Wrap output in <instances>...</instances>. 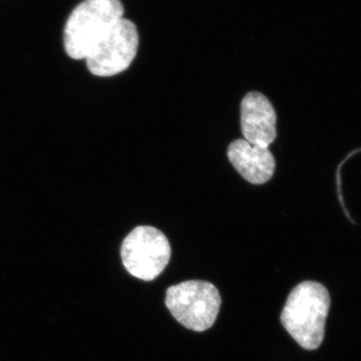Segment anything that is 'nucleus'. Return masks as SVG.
Masks as SVG:
<instances>
[{"label":"nucleus","instance_id":"obj_1","mask_svg":"<svg viewBox=\"0 0 361 361\" xmlns=\"http://www.w3.org/2000/svg\"><path fill=\"white\" fill-rule=\"evenodd\" d=\"M330 296L322 284L302 282L289 294L281 313L285 329L301 348L314 350L322 345Z\"/></svg>","mask_w":361,"mask_h":361},{"label":"nucleus","instance_id":"obj_2","mask_svg":"<svg viewBox=\"0 0 361 361\" xmlns=\"http://www.w3.org/2000/svg\"><path fill=\"white\" fill-rule=\"evenodd\" d=\"M125 9L120 0H84L66 21L63 44L73 59H85L104 35L122 20Z\"/></svg>","mask_w":361,"mask_h":361},{"label":"nucleus","instance_id":"obj_3","mask_svg":"<svg viewBox=\"0 0 361 361\" xmlns=\"http://www.w3.org/2000/svg\"><path fill=\"white\" fill-rule=\"evenodd\" d=\"M166 305L183 326L194 331H205L217 319L221 296L210 282L190 280L169 287Z\"/></svg>","mask_w":361,"mask_h":361},{"label":"nucleus","instance_id":"obj_4","mask_svg":"<svg viewBox=\"0 0 361 361\" xmlns=\"http://www.w3.org/2000/svg\"><path fill=\"white\" fill-rule=\"evenodd\" d=\"M121 256L130 275L152 281L167 267L171 246L160 230L152 226H137L123 240Z\"/></svg>","mask_w":361,"mask_h":361},{"label":"nucleus","instance_id":"obj_5","mask_svg":"<svg viewBox=\"0 0 361 361\" xmlns=\"http://www.w3.org/2000/svg\"><path fill=\"white\" fill-rule=\"evenodd\" d=\"M139 33L133 21L122 18L87 54V68L97 77L109 78L127 70L137 56Z\"/></svg>","mask_w":361,"mask_h":361},{"label":"nucleus","instance_id":"obj_6","mask_svg":"<svg viewBox=\"0 0 361 361\" xmlns=\"http://www.w3.org/2000/svg\"><path fill=\"white\" fill-rule=\"evenodd\" d=\"M276 120L274 108L264 94L251 92L242 99V134L250 144L269 148L276 139Z\"/></svg>","mask_w":361,"mask_h":361},{"label":"nucleus","instance_id":"obj_7","mask_svg":"<svg viewBox=\"0 0 361 361\" xmlns=\"http://www.w3.org/2000/svg\"><path fill=\"white\" fill-rule=\"evenodd\" d=\"M227 155L233 167L251 184H265L274 175L275 159L268 148L239 139L230 144Z\"/></svg>","mask_w":361,"mask_h":361}]
</instances>
